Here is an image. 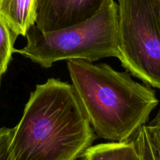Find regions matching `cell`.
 <instances>
[{
  "mask_svg": "<svg viewBox=\"0 0 160 160\" xmlns=\"http://www.w3.org/2000/svg\"><path fill=\"white\" fill-rule=\"evenodd\" d=\"M146 125V124H145ZM145 125L142 126L133 137L139 155L141 160H156L152 148L147 134Z\"/></svg>",
  "mask_w": 160,
  "mask_h": 160,
  "instance_id": "9c48e42d",
  "label": "cell"
},
{
  "mask_svg": "<svg viewBox=\"0 0 160 160\" xmlns=\"http://www.w3.org/2000/svg\"><path fill=\"white\" fill-rule=\"evenodd\" d=\"M2 74L0 73V87H1V82H2Z\"/></svg>",
  "mask_w": 160,
  "mask_h": 160,
  "instance_id": "7c38bea8",
  "label": "cell"
},
{
  "mask_svg": "<svg viewBox=\"0 0 160 160\" xmlns=\"http://www.w3.org/2000/svg\"><path fill=\"white\" fill-rule=\"evenodd\" d=\"M95 136L71 84L49 78L31 93L10 147L13 160H77Z\"/></svg>",
  "mask_w": 160,
  "mask_h": 160,
  "instance_id": "6da1fadb",
  "label": "cell"
},
{
  "mask_svg": "<svg viewBox=\"0 0 160 160\" xmlns=\"http://www.w3.org/2000/svg\"><path fill=\"white\" fill-rule=\"evenodd\" d=\"M107 0H34V25L53 31L82 23L96 15Z\"/></svg>",
  "mask_w": 160,
  "mask_h": 160,
  "instance_id": "5b68a950",
  "label": "cell"
},
{
  "mask_svg": "<svg viewBox=\"0 0 160 160\" xmlns=\"http://www.w3.org/2000/svg\"><path fill=\"white\" fill-rule=\"evenodd\" d=\"M17 38V36L0 17V73L2 75L7 70L12 54L15 52L14 43Z\"/></svg>",
  "mask_w": 160,
  "mask_h": 160,
  "instance_id": "ba28073f",
  "label": "cell"
},
{
  "mask_svg": "<svg viewBox=\"0 0 160 160\" xmlns=\"http://www.w3.org/2000/svg\"><path fill=\"white\" fill-rule=\"evenodd\" d=\"M118 5L107 0L92 18L53 31H42L34 24L28 28L26 45L16 49L23 57L43 68L62 60L80 59L95 62L119 56Z\"/></svg>",
  "mask_w": 160,
  "mask_h": 160,
  "instance_id": "3957f363",
  "label": "cell"
},
{
  "mask_svg": "<svg viewBox=\"0 0 160 160\" xmlns=\"http://www.w3.org/2000/svg\"><path fill=\"white\" fill-rule=\"evenodd\" d=\"M147 134L156 160H160V119L158 117L148 125H145Z\"/></svg>",
  "mask_w": 160,
  "mask_h": 160,
  "instance_id": "30bf717a",
  "label": "cell"
},
{
  "mask_svg": "<svg viewBox=\"0 0 160 160\" xmlns=\"http://www.w3.org/2000/svg\"><path fill=\"white\" fill-rule=\"evenodd\" d=\"M118 59L131 75L160 90V0H118Z\"/></svg>",
  "mask_w": 160,
  "mask_h": 160,
  "instance_id": "277c9868",
  "label": "cell"
},
{
  "mask_svg": "<svg viewBox=\"0 0 160 160\" xmlns=\"http://www.w3.org/2000/svg\"><path fill=\"white\" fill-rule=\"evenodd\" d=\"M0 17L18 37L34 24V0H0Z\"/></svg>",
  "mask_w": 160,
  "mask_h": 160,
  "instance_id": "8992f818",
  "label": "cell"
},
{
  "mask_svg": "<svg viewBox=\"0 0 160 160\" xmlns=\"http://www.w3.org/2000/svg\"><path fill=\"white\" fill-rule=\"evenodd\" d=\"M67 66L77 100L100 138L130 140L159 104L151 88L108 64L73 59Z\"/></svg>",
  "mask_w": 160,
  "mask_h": 160,
  "instance_id": "7a4b0ae2",
  "label": "cell"
},
{
  "mask_svg": "<svg viewBox=\"0 0 160 160\" xmlns=\"http://www.w3.org/2000/svg\"><path fill=\"white\" fill-rule=\"evenodd\" d=\"M12 128H0V160H13L11 151Z\"/></svg>",
  "mask_w": 160,
  "mask_h": 160,
  "instance_id": "8fae6325",
  "label": "cell"
},
{
  "mask_svg": "<svg viewBox=\"0 0 160 160\" xmlns=\"http://www.w3.org/2000/svg\"><path fill=\"white\" fill-rule=\"evenodd\" d=\"M82 160H141L133 138L125 142H111L90 146L81 155Z\"/></svg>",
  "mask_w": 160,
  "mask_h": 160,
  "instance_id": "52a82bcc",
  "label": "cell"
}]
</instances>
